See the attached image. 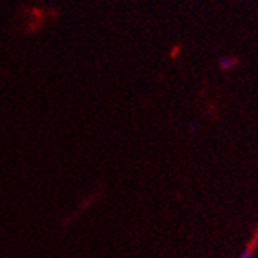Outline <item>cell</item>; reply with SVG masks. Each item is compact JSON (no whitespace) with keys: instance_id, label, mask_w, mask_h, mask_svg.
I'll return each mask as SVG.
<instances>
[{"instance_id":"obj_1","label":"cell","mask_w":258,"mask_h":258,"mask_svg":"<svg viewBox=\"0 0 258 258\" xmlns=\"http://www.w3.org/2000/svg\"><path fill=\"white\" fill-rule=\"evenodd\" d=\"M233 67H235V58L227 57V58L221 60V68L222 70H230V68H233Z\"/></svg>"},{"instance_id":"obj_2","label":"cell","mask_w":258,"mask_h":258,"mask_svg":"<svg viewBox=\"0 0 258 258\" xmlns=\"http://www.w3.org/2000/svg\"><path fill=\"white\" fill-rule=\"evenodd\" d=\"M239 258H250V252H249V250H246V252H242Z\"/></svg>"}]
</instances>
